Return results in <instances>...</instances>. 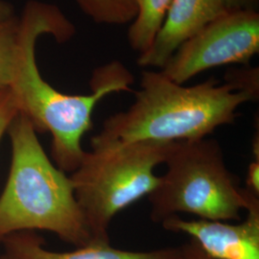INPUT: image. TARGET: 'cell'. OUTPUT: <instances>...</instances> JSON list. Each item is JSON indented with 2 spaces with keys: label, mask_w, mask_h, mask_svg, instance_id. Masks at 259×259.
<instances>
[{
  "label": "cell",
  "mask_w": 259,
  "mask_h": 259,
  "mask_svg": "<svg viewBox=\"0 0 259 259\" xmlns=\"http://www.w3.org/2000/svg\"><path fill=\"white\" fill-rule=\"evenodd\" d=\"M8 132L12 164L0 196V240L38 230L52 232L75 248L98 242L75 198L70 177L47 157L30 119L19 112Z\"/></svg>",
  "instance_id": "cell-3"
},
{
  "label": "cell",
  "mask_w": 259,
  "mask_h": 259,
  "mask_svg": "<svg viewBox=\"0 0 259 259\" xmlns=\"http://www.w3.org/2000/svg\"><path fill=\"white\" fill-rule=\"evenodd\" d=\"M19 113V107L9 88L0 91V141Z\"/></svg>",
  "instance_id": "cell-13"
},
{
  "label": "cell",
  "mask_w": 259,
  "mask_h": 259,
  "mask_svg": "<svg viewBox=\"0 0 259 259\" xmlns=\"http://www.w3.org/2000/svg\"><path fill=\"white\" fill-rule=\"evenodd\" d=\"M20 19L14 17L0 24V91L8 89L14 79L19 51Z\"/></svg>",
  "instance_id": "cell-12"
},
{
  "label": "cell",
  "mask_w": 259,
  "mask_h": 259,
  "mask_svg": "<svg viewBox=\"0 0 259 259\" xmlns=\"http://www.w3.org/2000/svg\"><path fill=\"white\" fill-rule=\"evenodd\" d=\"M256 0H227L229 9L240 10V9H252L250 6L255 2Z\"/></svg>",
  "instance_id": "cell-17"
},
{
  "label": "cell",
  "mask_w": 259,
  "mask_h": 259,
  "mask_svg": "<svg viewBox=\"0 0 259 259\" xmlns=\"http://www.w3.org/2000/svg\"><path fill=\"white\" fill-rule=\"evenodd\" d=\"M83 14L98 24L124 25L138 14L136 0H74Z\"/></svg>",
  "instance_id": "cell-11"
},
{
  "label": "cell",
  "mask_w": 259,
  "mask_h": 259,
  "mask_svg": "<svg viewBox=\"0 0 259 259\" xmlns=\"http://www.w3.org/2000/svg\"><path fill=\"white\" fill-rule=\"evenodd\" d=\"M20 19L19 51L10 90L19 112L35 129L52 136V155L59 169L73 172L83 159V135L92 129L95 106L111 93L132 92L134 77L119 62L97 68L91 81L93 93L69 95L54 89L42 78L36 61V44L50 34L62 42L74 34V27L54 5L30 1Z\"/></svg>",
  "instance_id": "cell-1"
},
{
  "label": "cell",
  "mask_w": 259,
  "mask_h": 259,
  "mask_svg": "<svg viewBox=\"0 0 259 259\" xmlns=\"http://www.w3.org/2000/svg\"><path fill=\"white\" fill-rule=\"evenodd\" d=\"M173 143L139 140L84 153L70 179L94 240L111 242L115 215L157 187L159 177L154 171L164 163Z\"/></svg>",
  "instance_id": "cell-5"
},
{
  "label": "cell",
  "mask_w": 259,
  "mask_h": 259,
  "mask_svg": "<svg viewBox=\"0 0 259 259\" xmlns=\"http://www.w3.org/2000/svg\"><path fill=\"white\" fill-rule=\"evenodd\" d=\"M4 248L0 259H177L178 247L149 251L116 249L111 242H92L71 251L47 250L40 237L19 232L3 239Z\"/></svg>",
  "instance_id": "cell-9"
},
{
  "label": "cell",
  "mask_w": 259,
  "mask_h": 259,
  "mask_svg": "<svg viewBox=\"0 0 259 259\" xmlns=\"http://www.w3.org/2000/svg\"><path fill=\"white\" fill-rule=\"evenodd\" d=\"M230 11L227 0H173L152 46L139 55L138 64L162 69L185 41Z\"/></svg>",
  "instance_id": "cell-8"
},
{
  "label": "cell",
  "mask_w": 259,
  "mask_h": 259,
  "mask_svg": "<svg viewBox=\"0 0 259 259\" xmlns=\"http://www.w3.org/2000/svg\"><path fill=\"white\" fill-rule=\"evenodd\" d=\"M259 52V14L233 10L213 20L180 47L161 72L184 84L220 65L248 64Z\"/></svg>",
  "instance_id": "cell-6"
},
{
  "label": "cell",
  "mask_w": 259,
  "mask_h": 259,
  "mask_svg": "<svg viewBox=\"0 0 259 259\" xmlns=\"http://www.w3.org/2000/svg\"><path fill=\"white\" fill-rule=\"evenodd\" d=\"M173 0H136L138 14L129 28L131 47L143 53L152 46Z\"/></svg>",
  "instance_id": "cell-10"
},
{
  "label": "cell",
  "mask_w": 259,
  "mask_h": 259,
  "mask_svg": "<svg viewBox=\"0 0 259 259\" xmlns=\"http://www.w3.org/2000/svg\"><path fill=\"white\" fill-rule=\"evenodd\" d=\"M164 163L165 174L148 195L150 217L155 223L179 213L205 220L240 221L242 210L259 204L258 195L241 187L229 170L215 139L176 141Z\"/></svg>",
  "instance_id": "cell-4"
},
{
  "label": "cell",
  "mask_w": 259,
  "mask_h": 259,
  "mask_svg": "<svg viewBox=\"0 0 259 259\" xmlns=\"http://www.w3.org/2000/svg\"><path fill=\"white\" fill-rule=\"evenodd\" d=\"M168 232L185 233L213 259H259V204L247 210L245 220H185L178 215L160 223Z\"/></svg>",
  "instance_id": "cell-7"
},
{
  "label": "cell",
  "mask_w": 259,
  "mask_h": 259,
  "mask_svg": "<svg viewBox=\"0 0 259 259\" xmlns=\"http://www.w3.org/2000/svg\"><path fill=\"white\" fill-rule=\"evenodd\" d=\"M135 102L110 116L92 147L123 145L139 140L176 142L207 138L217 128L234 123L237 110L255 98L230 82L210 78L185 87L161 71L144 70Z\"/></svg>",
  "instance_id": "cell-2"
},
{
  "label": "cell",
  "mask_w": 259,
  "mask_h": 259,
  "mask_svg": "<svg viewBox=\"0 0 259 259\" xmlns=\"http://www.w3.org/2000/svg\"><path fill=\"white\" fill-rule=\"evenodd\" d=\"M177 259H213L209 257L196 241L191 239L189 242L178 247Z\"/></svg>",
  "instance_id": "cell-14"
},
{
  "label": "cell",
  "mask_w": 259,
  "mask_h": 259,
  "mask_svg": "<svg viewBox=\"0 0 259 259\" xmlns=\"http://www.w3.org/2000/svg\"><path fill=\"white\" fill-rule=\"evenodd\" d=\"M246 188L252 193L259 195V159L253 160L248 168Z\"/></svg>",
  "instance_id": "cell-15"
},
{
  "label": "cell",
  "mask_w": 259,
  "mask_h": 259,
  "mask_svg": "<svg viewBox=\"0 0 259 259\" xmlns=\"http://www.w3.org/2000/svg\"><path fill=\"white\" fill-rule=\"evenodd\" d=\"M14 17L15 14L13 6L4 0H0V24L8 21Z\"/></svg>",
  "instance_id": "cell-16"
}]
</instances>
